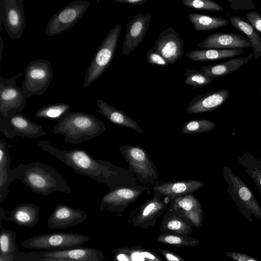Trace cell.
Segmentation results:
<instances>
[{
	"label": "cell",
	"instance_id": "6da1fadb",
	"mask_svg": "<svg viewBox=\"0 0 261 261\" xmlns=\"http://www.w3.org/2000/svg\"><path fill=\"white\" fill-rule=\"evenodd\" d=\"M37 145L72 168L76 174L107 184L110 191L118 188L119 169L109 162L96 160L83 149H61L44 140L38 141Z\"/></svg>",
	"mask_w": 261,
	"mask_h": 261
},
{
	"label": "cell",
	"instance_id": "7a4b0ae2",
	"mask_svg": "<svg viewBox=\"0 0 261 261\" xmlns=\"http://www.w3.org/2000/svg\"><path fill=\"white\" fill-rule=\"evenodd\" d=\"M12 170L14 180H20L37 194L47 195L54 192L68 194L72 192L64 176L55 168L42 163L20 164Z\"/></svg>",
	"mask_w": 261,
	"mask_h": 261
},
{
	"label": "cell",
	"instance_id": "3957f363",
	"mask_svg": "<svg viewBox=\"0 0 261 261\" xmlns=\"http://www.w3.org/2000/svg\"><path fill=\"white\" fill-rule=\"evenodd\" d=\"M104 123L94 116L82 112H69L54 126V135L61 134L64 142L80 144L102 134Z\"/></svg>",
	"mask_w": 261,
	"mask_h": 261
},
{
	"label": "cell",
	"instance_id": "277c9868",
	"mask_svg": "<svg viewBox=\"0 0 261 261\" xmlns=\"http://www.w3.org/2000/svg\"><path fill=\"white\" fill-rule=\"evenodd\" d=\"M222 175L227 184L226 191L241 214L250 222L252 215L261 219V207L250 188L227 166L223 167Z\"/></svg>",
	"mask_w": 261,
	"mask_h": 261
},
{
	"label": "cell",
	"instance_id": "5b68a950",
	"mask_svg": "<svg viewBox=\"0 0 261 261\" xmlns=\"http://www.w3.org/2000/svg\"><path fill=\"white\" fill-rule=\"evenodd\" d=\"M121 25H116L106 36L94 55L85 76L86 88L103 73L112 62L121 33Z\"/></svg>",
	"mask_w": 261,
	"mask_h": 261
},
{
	"label": "cell",
	"instance_id": "8992f818",
	"mask_svg": "<svg viewBox=\"0 0 261 261\" xmlns=\"http://www.w3.org/2000/svg\"><path fill=\"white\" fill-rule=\"evenodd\" d=\"M90 239L89 236L70 232H56L42 234L23 241V248L30 249L53 251L77 247Z\"/></svg>",
	"mask_w": 261,
	"mask_h": 261
},
{
	"label": "cell",
	"instance_id": "52a82bcc",
	"mask_svg": "<svg viewBox=\"0 0 261 261\" xmlns=\"http://www.w3.org/2000/svg\"><path fill=\"white\" fill-rule=\"evenodd\" d=\"M24 73L21 87L28 97L42 95L49 85L53 75L50 63L45 59L31 62L24 68Z\"/></svg>",
	"mask_w": 261,
	"mask_h": 261
},
{
	"label": "cell",
	"instance_id": "ba28073f",
	"mask_svg": "<svg viewBox=\"0 0 261 261\" xmlns=\"http://www.w3.org/2000/svg\"><path fill=\"white\" fill-rule=\"evenodd\" d=\"M21 75L19 71L17 75L9 78L0 76V118L20 113L24 108L28 96L22 88L16 84L17 79Z\"/></svg>",
	"mask_w": 261,
	"mask_h": 261
},
{
	"label": "cell",
	"instance_id": "9c48e42d",
	"mask_svg": "<svg viewBox=\"0 0 261 261\" xmlns=\"http://www.w3.org/2000/svg\"><path fill=\"white\" fill-rule=\"evenodd\" d=\"M119 149L128 164L129 172L135 173L139 180L149 182L158 178L156 168L143 148L124 145Z\"/></svg>",
	"mask_w": 261,
	"mask_h": 261
},
{
	"label": "cell",
	"instance_id": "30bf717a",
	"mask_svg": "<svg viewBox=\"0 0 261 261\" xmlns=\"http://www.w3.org/2000/svg\"><path fill=\"white\" fill-rule=\"evenodd\" d=\"M168 207L166 198L154 192L151 199L131 212L128 222L135 227L147 230L155 225L159 218Z\"/></svg>",
	"mask_w": 261,
	"mask_h": 261
},
{
	"label": "cell",
	"instance_id": "8fae6325",
	"mask_svg": "<svg viewBox=\"0 0 261 261\" xmlns=\"http://www.w3.org/2000/svg\"><path fill=\"white\" fill-rule=\"evenodd\" d=\"M90 3L84 0H76L63 7L53 15L47 23L46 36L62 34L73 26L85 14Z\"/></svg>",
	"mask_w": 261,
	"mask_h": 261
},
{
	"label": "cell",
	"instance_id": "7c38bea8",
	"mask_svg": "<svg viewBox=\"0 0 261 261\" xmlns=\"http://www.w3.org/2000/svg\"><path fill=\"white\" fill-rule=\"evenodd\" d=\"M0 132L9 139L17 136L36 138L46 135L41 125L33 122L21 113L0 118Z\"/></svg>",
	"mask_w": 261,
	"mask_h": 261
},
{
	"label": "cell",
	"instance_id": "4fadbf2b",
	"mask_svg": "<svg viewBox=\"0 0 261 261\" xmlns=\"http://www.w3.org/2000/svg\"><path fill=\"white\" fill-rule=\"evenodd\" d=\"M29 258H45L65 259L71 261H104L105 254L100 250L89 247H74L59 250L24 252Z\"/></svg>",
	"mask_w": 261,
	"mask_h": 261
},
{
	"label": "cell",
	"instance_id": "5bb4252c",
	"mask_svg": "<svg viewBox=\"0 0 261 261\" xmlns=\"http://www.w3.org/2000/svg\"><path fill=\"white\" fill-rule=\"evenodd\" d=\"M142 191V189L122 187L110 191L102 197L99 211L120 214L138 198Z\"/></svg>",
	"mask_w": 261,
	"mask_h": 261
},
{
	"label": "cell",
	"instance_id": "9a60e30c",
	"mask_svg": "<svg viewBox=\"0 0 261 261\" xmlns=\"http://www.w3.org/2000/svg\"><path fill=\"white\" fill-rule=\"evenodd\" d=\"M153 49L169 64L180 60L184 54V42L179 34L171 27L159 34Z\"/></svg>",
	"mask_w": 261,
	"mask_h": 261
},
{
	"label": "cell",
	"instance_id": "2e32d148",
	"mask_svg": "<svg viewBox=\"0 0 261 261\" xmlns=\"http://www.w3.org/2000/svg\"><path fill=\"white\" fill-rule=\"evenodd\" d=\"M166 199L168 207L185 219L193 227L201 226L204 218L203 211L200 201L193 194Z\"/></svg>",
	"mask_w": 261,
	"mask_h": 261
},
{
	"label": "cell",
	"instance_id": "e0dca14e",
	"mask_svg": "<svg viewBox=\"0 0 261 261\" xmlns=\"http://www.w3.org/2000/svg\"><path fill=\"white\" fill-rule=\"evenodd\" d=\"M151 14L138 13L126 24V30L122 44V54L128 56L140 45L148 29Z\"/></svg>",
	"mask_w": 261,
	"mask_h": 261
},
{
	"label": "cell",
	"instance_id": "ac0fdd59",
	"mask_svg": "<svg viewBox=\"0 0 261 261\" xmlns=\"http://www.w3.org/2000/svg\"><path fill=\"white\" fill-rule=\"evenodd\" d=\"M5 29L12 39L21 38L25 27V17L23 0H4Z\"/></svg>",
	"mask_w": 261,
	"mask_h": 261
},
{
	"label": "cell",
	"instance_id": "d6986e66",
	"mask_svg": "<svg viewBox=\"0 0 261 261\" xmlns=\"http://www.w3.org/2000/svg\"><path fill=\"white\" fill-rule=\"evenodd\" d=\"M88 218L84 211L75 209L68 205L58 204L48 218L49 229H64L79 224Z\"/></svg>",
	"mask_w": 261,
	"mask_h": 261
},
{
	"label": "cell",
	"instance_id": "ffe728a7",
	"mask_svg": "<svg viewBox=\"0 0 261 261\" xmlns=\"http://www.w3.org/2000/svg\"><path fill=\"white\" fill-rule=\"evenodd\" d=\"M197 46L203 49H231L252 47L249 39L237 34L215 33L212 34Z\"/></svg>",
	"mask_w": 261,
	"mask_h": 261
},
{
	"label": "cell",
	"instance_id": "44dd1931",
	"mask_svg": "<svg viewBox=\"0 0 261 261\" xmlns=\"http://www.w3.org/2000/svg\"><path fill=\"white\" fill-rule=\"evenodd\" d=\"M229 95L226 89L208 92L194 97L186 108L187 112L199 114L211 112L221 107Z\"/></svg>",
	"mask_w": 261,
	"mask_h": 261
},
{
	"label": "cell",
	"instance_id": "7402d4cb",
	"mask_svg": "<svg viewBox=\"0 0 261 261\" xmlns=\"http://www.w3.org/2000/svg\"><path fill=\"white\" fill-rule=\"evenodd\" d=\"M205 184L198 180H175L159 182L153 187V191L168 198H175L194 192L203 187Z\"/></svg>",
	"mask_w": 261,
	"mask_h": 261
},
{
	"label": "cell",
	"instance_id": "603a6c76",
	"mask_svg": "<svg viewBox=\"0 0 261 261\" xmlns=\"http://www.w3.org/2000/svg\"><path fill=\"white\" fill-rule=\"evenodd\" d=\"M12 145L4 137L0 139V204L9 194L10 184L14 181L9 150Z\"/></svg>",
	"mask_w": 261,
	"mask_h": 261
},
{
	"label": "cell",
	"instance_id": "cb8c5ba5",
	"mask_svg": "<svg viewBox=\"0 0 261 261\" xmlns=\"http://www.w3.org/2000/svg\"><path fill=\"white\" fill-rule=\"evenodd\" d=\"M97 105L98 108V112L112 123L119 126L130 128L139 134L143 133L138 123L122 111L101 99L97 100Z\"/></svg>",
	"mask_w": 261,
	"mask_h": 261
},
{
	"label": "cell",
	"instance_id": "d4e9b609",
	"mask_svg": "<svg viewBox=\"0 0 261 261\" xmlns=\"http://www.w3.org/2000/svg\"><path fill=\"white\" fill-rule=\"evenodd\" d=\"M40 207L33 203L17 205L9 212L7 219L22 227H33L39 220Z\"/></svg>",
	"mask_w": 261,
	"mask_h": 261
},
{
	"label": "cell",
	"instance_id": "484cf974",
	"mask_svg": "<svg viewBox=\"0 0 261 261\" xmlns=\"http://www.w3.org/2000/svg\"><path fill=\"white\" fill-rule=\"evenodd\" d=\"M193 226L185 219L168 207L160 226L161 233L190 236L193 232Z\"/></svg>",
	"mask_w": 261,
	"mask_h": 261
},
{
	"label": "cell",
	"instance_id": "4316f807",
	"mask_svg": "<svg viewBox=\"0 0 261 261\" xmlns=\"http://www.w3.org/2000/svg\"><path fill=\"white\" fill-rule=\"evenodd\" d=\"M253 57V53L247 57L232 58L224 62L203 66L199 70L207 76L214 79L225 76L245 65Z\"/></svg>",
	"mask_w": 261,
	"mask_h": 261
},
{
	"label": "cell",
	"instance_id": "83f0119b",
	"mask_svg": "<svg viewBox=\"0 0 261 261\" xmlns=\"http://www.w3.org/2000/svg\"><path fill=\"white\" fill-rule=\"evenodd\" d=\"M243 53L242 49H197L187 52L185 57L193 61L203 62L234 57Z\"/></svg>",
	"mask_w": 261,
	"mask_h": 261
},
{
	"label": "cell",
	"instance_id": "f1b7e54d",
	"mask_svg": "<svg viewBox=\"0 0 261 261\" xmlns=\"http://www.w3.org/2000/svg\"><path fill=\"white\" fill-rule=\"evenodd\" d=\"M229 21L233 27L247 37L252 45L253 57L258 59L261 57V37L259 33L242 17L232 15Z\"/></svg>",
	"mask_w": 261,
	"mask_h": 261
},
{
	"label": "cell",
	"instance_id": "f546056e",
	"mask_svg": "<svg viewBox=\"0 0 261 261\" xmlns=\"http://www.w3.org/2000/svg\"><path fill=\"white\" fill-rule=\"evenodd\" d=\"M112 252L115 261H163L154 252L139 246L120 248Z\"/></svg>",
	"mask_w": 261,
	"mask_h": 261
},
{
	"label": "cell",
	"instance_id": "4dcf8cb0",
	"mask_svg": "<svg viewBox=\"0 0 261 261\" xmlns=\"http://www.w3.org/2000/svg\"><path fill=\"white\" fill-rule=\"evenodd\" d=\"M188 18L196 31H211L229 23L228 20L220 17L193 13H189Z\"/></svg>",
	"mask_w": 261,
	"mask_h": 261
},
{
	"label": "cell",
	"instance_id": "1f68e13d",
	"mask_svg": "<svg viewBox=\"0 0 261 261\" xmlns=\"http://www.w3.org/2000/svg\"><path fill=\"white\" fill-rule=\"evenodd\" d=\"M239 163L246 173L261 187V160L247 151H242L238 156Z\"/></svg>",
	"mask_w": 261,
	"mask_h": 261
},
{
	"label": "cell",
	"instance_id": "d6a6232c",
	"mask_svg": "<svg viewBox=\"0 0 261 261\" xmlns=\"http://www.w3.org/2000/svg\"><path fill=\"white\" fill-rule=\"evenodd\" d=\"M71 106L65 103L47 105L40 109L35 114L39 118L49 119L58 121L70 112Z\"/></svg>",
	"mask_w": 261,
	"mask_h": 261
},
{
	"label": "cell",
	"instance_id": "836d02e7",
	"mask_svg": "<svg viewBox=\"0 0 261 261\" xmlns=\"http://www.w3.org/2000/svg\"><path fill=\"white\" fill-rule=\"evenodd\" d=\"M161 243L176 247L196 246L199 241L196 238L185 234L161 233L156 239Z\"/></svg>",
	"mask_w": 261,
	"mask_h": 261
},
{
	"label": "cell",
	"instance_id": "e575fe53",
	"mask_svg": "<svg viewBox=\"0 0 261 261\" xmlns=\"http://www.w3.org/2000/svg\"><path fill=\"white\" fill-rule=\"evenodd\" d=\"M16 234L14 231L2 228L0 234V254L3 255H14L19 251L16 240Z\"/></svg>",
	"mask_w": 261,
	"mask_h": 261
},
{
	"label": "cell",
	"instance_id": "d590c367",
	"mask_svg": "<svg viewBox=\"0 0 261 261\" xmlns=\"http://www.w3.org/2000/svg\"><path fill=\"white\" fill-rule=\"evenodd\" d=\"M216 124L207 119H194L185 124L181 128L183 134H195L208 132L215 128Z\"/></svg>",
	"mask_w": 261,
	"mask_h": 261
},
{
	"label": "cell",
	"instance_id": "8d00e7d4",
	"mask_svg": "<svg viewBox=\"0 0 261 261\" xmlns=\"http://www.w3.org/2000/svg\"><path fill=\"white\" fill-rule=\"evenodd\" d=\"M184 82L193 89L198 88L212 84L214 78L207 76L199 70L187 69Z\"/></svg>",
	"mask_w": 261,
	"mask_h": 261
},
{
	"label": "cell",
	"instance_id": "74e56055",
	"mask_svg": "<svg viewBox=\"0 0 261 261\" xmlns=\"http://www.w3.org/2000/svg\"><path fill=\"white\" fill-rule=\"evenodd\" d=\"M184 6L195 10L221 11L222 7L212 0H182Z\"/></svg>",
	"mask_w": 261,
	"mask_h": 261
},
{
	"label": "cell",
	"instance_id": "f35d334b",
	"mask_svg": "<svg viewBox=\"0 0 261 261\" xmlns=\"http://www.w3.org/2000/svg\"><path fill=\"white\" fill-rule=\"evenodd\" d=\"M146 59L149 64L156 66L164 67L169 65L166 60L153 48L147 50Z\"/></svg>",
	"mask_w": 261,
	"mask_h": 261
},
{
	"label": "cell",
	"instance_id": "ab89813d",
	"mask_svg": "<svg viewBox=\"0 0 261 261\" xmlns=\"http://www.w3.org/2000/svg\"><path fill=\"white\" fill-rule=\"evenodd\" d=\"M231 8L234 11L246 10L255 8L252 0H227Z\"/></svg>",
	"mask_w": 261,
	"mask_h": 261
},
{
	"label": "cell",
	"instance_id": "60d3db41",
	"mask_svg": "<svg viewBox=\"0 0 261 261\" xmlns=\"http://www.w3.org/2000/svg\"><path fill=\"white\" fill-rule=\"evenodd\" d=\"M246 18L251 26L261 34V14L255 11L246 13Z\"/></svg>",
	"mask_w": 261,
	"mask_h": 261
},
{
	"label": "cell",
	"instance_id": "b9f144b4",
	"mask_svg": "<svg viewBox=\"0 0 261 261\" xmlns=\"http://www.w3.org/2000/svg\"><path fill=\"white\" fill-rule=\"evenodd\" d=\"M225 255L234 261H259L250 256L240 252L227 251L225 252Z\"/></svg>",
	"mask_w": 261,
	"mask_h": 261
},
{
	"label": "cell",
	"instance_id": "7bdbcfd3",
	"mask_svg": "<svg viewBox=\"0 0 261 261\" xmlns=\"http://www.w3.org/2000/svg\"><path fill=\"white\" fill-rule=\"evenodd\" d=\"M158 250L166 261H185L182 257L174 252L160 248H158Z\"/></svg>",
	"mask_w": 261,
	"mask_h": 261
},
{
	"label": "cell",
	"instance_id": "ee69618b",
	"mask_svg": "<svg viewBox=\"0 0 261 261\" xmlns=\"http://www.w3.org/2000/svg\"><path fill=\"white\" fill-rule=\"evenodd\" d=\"M115 2L131 5H141L148 3L147 0H114Z\"/></svg>",
	"mask_w": 261,
	"mask_h": 261
},
{
	"label": "cell",
	"instance_id": "f6af8a7d",
	"mask_svg": "<svg viewBox=\"0 0 261 261\" xmlns=\"http://www.w3.org/2000/svg\"><path fill=\"white\" fill-rule=\"evenodd\" d=\"M14 255V258L13 261H30L23 255L22 252L20 251L16 253Z\"/></svg>",
	"mask_w": 261,
	"mask_h": 261
},
{
	"label": "cell",
	"instance_id": "bcb514c9",
	"mask_svg": "<svg viewBox=\"0 0 261 261\" xmlns=\"http://www.w3.org/2000/svg\"><path fill=\"white\" fill-rule=\"evenodd\" d=\"M23 255L30 261H71V260H68L65 259H55V258H42V259H32L28 258L23 252Z\"/></svg>",
	"mask_w": 261,
	"mask_h": 261
},
{
	"label": "cell",
	"instance_id": "7dc6e473",
	"mask_svg": "<svg viewBox=\"0 0 261 261\" xmlns=\"http://www.w3.org/2000/svg\"><path fill=\"white\" fill-rule=\"evenodd\" d=\"M14 255L6 256L0 254V261H13Z\"/></svg>",
	"mask_w": 261,
	"mask_h": 261
},
{
	"label": "cell",
	"instance_id": "c3c4849f",
	"mask_svg": "<svg viewBox=\"0 0 261 261\" xmlns=\"http://www.w3.org/2000/svg\"><path fill=\"white\" fill-rule=\"evenodd\" d=\"M0 46H1V56H0V58H1V59H0V61H2V50H3V48L4 47V42L3 41V39H2V38L1 37V43H0Z\"/></svg>",
	"mask_w": 261,
	"mask_h": 261
},
{
	"label": "cell",
	"instance_id": "681fc988",
	"mask_svg": "<svg viewBox=\"0 0 261 261\" xmlns=\"http://www.w3.org/2000/svg\"><path fill=\"white\" fill-rule=\"evenodd\" d=\"M254 185L256 190L258 192L259 194L261 197V187L256 183H254Z\"/></svg>",
	"mask_w": 261,
	"mask_h": 261
},
{
	"label": "cell",
	"instance_id": "f907efd6",
	"mask_svg": "<svg viewBox=\"0 0 261 261\" xmlns=\"http://www.w3.org/2000/svg\"><path fill=\"white\" fill-rule=\"evenodd\" d=\"M260 102H261V87H260Z\"/></svg>",
	"mask_w": 261,
	"mask_h": 261
}]
</instances>
